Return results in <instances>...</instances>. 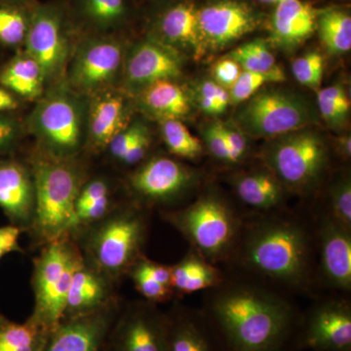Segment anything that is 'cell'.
Instances as JSON below:
<instances>
[{
    "label": "cell",
    "mask_w": 351,
    "mask_h": 351,
    "mask_svg": "<svg viewBox=\"0 0 351 351\" xmlns=\"http://www.w3.org/2000/svg\"><path fill=\"white\" fill-rule=\"evenodd\" d=\"M212 289L202 314L225 351L286 350L300 324L290 302L251 283Z\"/></svg>",
    "instance_id": "obj_1"
},
{
    "label": "cell",
    "mask_w": 351,
    "mask_h": 351,
    "mask_svg": "<svg viewBox=\"0 0 351 351\" xmlns=\"http://www.w3.org/2000/svg\"><path fill=\"white\" fill-rule=\"evenodd\" d=\"M311 235L292 218H261L243 228L237 253L240 265L269 280L306 290L313 281Z\"/></svg>",
    "instance_id": "obj_2"
},
{
    "label": "cell",
    "mask_w": 351,
    "mask_h": 351,
    "mask_svg": "<svg viewBox=\"0 0 351 351\" xmlns=\"http://www.w3.org/2000/svg\"><path fill=\"white\" fill-rule=\"evenodd\" d=\"M147 235V218L138 205L114 207L110 214L71 237L80 246L85 263L117 283L128 276Z\"/></svg>",
    "instance_id": "obj_3"
},
{
    "label": "cell",
    "mask_w": 351,
    "mask_h": 351,
    "mask_svg": "<svg viewBox=\"0 0 351 351\" xmlns=\"http://www.w3.org/2000/svg\"><path fill=\"white\" fill-rule=\"evenodd\" d=\"M36 208L29 232L38 246L68 234L76 200L85 182L76 158L61 159L38 151L29 163Z\"/></svg>",
    "instance_id": "obj_4"
},
{
    "label": "cell",
    "mask_w": 351,
    "mask_h": 351,
    "mask_svg": "<svg viewBox=\"0 0 351 351\" xmlns=\"http://www.w3.org/2000/svg\"><path fill=\"white\" fill-rule=\"evenodd\" d=\"M88 106L66 82L55 84L27 121L38 151L61 159L76 158L86 147Z\"/></svg>",
    "instance_id": "obj_5"
},
{
    "label": "cell",
    "mask_w": 351,
    "mask_h": 351,
    "mask_svg": "<svg viewBox=\"0 0 351 351\" xmlns=\"http://www.w3.org/2000/svg\"><path fill=\"white\" fill-rule=\"evenodd\" d=\"M163 219L213 265L232 255L243 230L234 210L214 193L201 196L184 209L167 212Z\"/></svg>",
    "instance_id": "obj_6"
},
{
    "label": "cell",
    "mask_w": 351,
    "mask_h": 351,
    "mask_svg": "<svg viewBox=\"0 0 351 351\" xmlns=\"http://www.w3.org/2000/svg\"><path fill=\"white\" fill-rule=\"evenodd\" d=\"M83 263L80 246L69 234L43 245L34 260V306L29 316L50 332L63 319L71 281Z\"/></svg>",
    "instance_id": "obj_7"
},
{
    "label": "cell",
    "mask_w": 351,
    "mask_h": 351,
    "mask_svg": "<svg viewBox=\"0 0 351 351\" xmlns=\"http://www.w3.org/2000/svg\"><path fill=\"white\" fill-rule=\"evenodd\" d=\"M276 138L263 152L267 169L291 191L306 193L313 189L326 167L324 140L306 128Z\"/></svg>",
    "instance_id": "obj_8"
},
{
    "label": "cell",
    "mask_w": 351,
    "mask_h": 351,
    "mask_svg": "<svg viewBox=\"0 0 351 351\" xmlns=\"http://www.w3.org/2000/svg\"><path fill=\"white\" fill-rule=\"evenodd\" d=\"M25 52L38 62L45 84L62 82L71 60V32L66 11L57 3L31 7Z\"/></svg>",
    "instance_id": "obj_9"
},
{
    "label": "cell",
    "mask_w": 351,
    "mask_h": 351,
    "mask_svg": "<svg viewBox=\"0 0 351 351\" xmlns=\"http://www.w3.org/2000/svg\"><path fill=\"white\" fill-rule=\"evenodd\" d=\"M237 119L251 137L276 138L306 128L313 115L301 97L283 90H267L249 99Z\"/></svg>",
    "instance_id": "obj_10"
},
{
    "label": "cell",
    "mask_w": 351,
    "mask_h": 351,
    "mask_svg": "<svg viewBox=\"0 0 351 351\" xmlns=\"http://www.w3.org/2000/svg\"><path fill=\"white\" fill-rule=\"evenodd\" d=\"M69 60L66 80L69 88L80 95H93L110 89L123 64V46L104 34L83 39Z\"/></svg>",
    "instance_id": "obj_11"
},
{
    "label": "cell",
    "mask_w": 351,
    "mask_h": 351,
    "mask_svg": "<svg viewBox=\"0 0 351 351\" xmlns=\"http://www.w3.org/2000/svg\"><path fill=\"white\" fill-rule=\"evenodd\" d=\"M167 318L147 301L121 306L108 332L105 351H166Z\"/></svg>",
    "instance_id": "obj_12"
},
{
    "label": "cell",
    "mask_w": 351,
    "mask_h": 351,
    "mask_svg": "<svg viewBox=\"0 0 351 351\" xmlns=\"http://www.w3.org/2000/svg\"><path fill=\"white\" fill-rule=\"evenodd\" d=\"M195 179V173L182 164L169 157L156 156L132 173L129 186L143 204H168L184 195Z\"/></svg>",
    "instance_id": "obj_13"
},
{
    "label": "cell",
    "mask_w": 351,
    "mask_h": 351,
    "mask_svg": "<svg viewBox=\"0 0 351 351\" xmlns=\"http://www.w3.org/2000/svg\"><path fill=\"white\" fill-rule=\"evenodd\" d=\"M297 343L313 351H351V308L346 302H323L299 324Z\"/></svg>",
    "instance_id": "obj_14"
},
{
    "label": "cell",
    "mask_w": 351,
    "mask_h": 351,
    "mask_svg": "<svg viewBox=\"0 0 351 351\" xmlns=\"http://www.w3.org/2000/svg\"><path fill=\"white\" fill-rule=\"evenodd\" d=\"M201 38L205 49H221L255 31L258 17L239 0H213L198 9Z\"/></svg>",
    "instance_id": "obj_15"
},
{
    "label": "cell",
    "mask_w": 351,
    "mask_h": 351,
    "mask_svg": "<svg viewBox=\"0 0 351 351\" xmlns=\"http://www.w3.org/2000/svg\"><path fill=\"white\" fill-rule=\"evenodd\" d=\"M120 307L119 302L97 313L61 321L50 332L43 351H105Z\"/></svg>",
    "instance_id": "obj_16"
},
{
    "label": "cell",
    "mask_w": 351,
    "mask_h": 351,
    "mask_svg": "<svg viewBox=\"0 0 351 351\" xmlns=\"http://www.w3.org/2000/svg\"><path fill=\"white\" fill-rule=\"evenodd\" d=\"M127 86L140 88L160 80H174L182 75L181 61L173 47L149 38L132 48L123 61Z\"/></svg>",
    "instance_id": "obj_17"
},
{
    "label": "cell",
    "mask_w": 351,
    "mask_h": 351,
    "mask_svg": "<svg viewBox=\"0 0 351 351\" xmlns=\"http://www.w3.org/2000/svg\"><path fill=\"white\" fill-rule=\"evenodd\" d=\"M34 208L36 193L29 164L15 158L0 159V209L11 225L29 230Z\"/></svg>",
    "instance_id": "obj_18"
},
{
    "label": "cell",
    "mask_w": 351,
    "mask_h": 351,
    "mask_svg": "<svg viewBox=\"0 0 351 351\" xmlns=\"http://www.w3.org/2000/svg\"><path fill=\"white\" fill-rule=\"evenodd\" d=\"M320 267L322 276L332 288L351 289V228H346L331 215L320 218Z\"/></svg>",
    "instance_id": "obj_19"
},
{
    "label": "cell",
    "mask_w": 351,
    "mask_h": 351,
    "mask_svg": "<svg viewBox=\"0 0 351 351\" xmlns=\"http://www.w3.org/2000/svg\"><path fill=\"white\" fill-rule=\"evenodd\" d=\"M128 105L123 95L110 88L92 96L88 107L86 147L108 149L113 138L128 126Z\"/></svg>",
    "instance_id": "obj_20"
},
{
    "label": "cell",
    "mask_w": 351,
    "mask_h": 351,
    "mask_svg": "<svg viewBox=\"0 0 351 351\" xmlns=\"http://www.w3.org/2000/svg\"><path fill=\"white\" fill-rule=\"evenodd\" d=\"M113 286L114 283L84 261L73 276L62 321L97 313L119 302Z\"/></svg>",
    "instance_id": "obj_21"
},
{
    "label": "cell",
    "mask_w": 351,
    "mask_h": 351,
    "mask_svg": "<svg viewBox=\"0 0 351 351\" xmlns=\"http://www.w3.org/2000/svg\"><path fill=\"white\" fill-rule=\"evenodd\" d=\"M166 318V351H225L202 313L174 307Z\"/></svg>",
    "instance_id": "obj_22"
},
{
    "label": "cell",
    "mask_w": 351,
    "mask_h": 351,
    "mask_svg": "<svg viewBox=\"0 0 351 351\" xmlns=\"http://www.w3.org/2000/svg\"><path fill=\"white\" fill-rule=\"evenodd\" d=\"M318 11L302 0H284L272 14L271 38L283 49H294L313 36Z\"/></svg>",
    "instance_id": "obj_23"
},
{
    "label": "cell",
    "mask_w": 351,
    "mask_h": 351,
    "mask_svg": "<svg viewBox=\"0 0 351 351\" xmlns=\"http://www.w3.org/2000/svg\"><path fill=\"white\" fill-rule=\"evenodd\" d=\"M156 31L161 38L157 39L161 43L191 48L196 56L204 53L198 9L189 0L177 2L165 9L156 21Z\"/></svg>",
    "instance_id": "obj_24"
},
{
    "label": "cell",
    "mask_w": 351,
    "mask_h": 351,
    "mask_svg": "<svg viewBox=\"0 0 351 351\" xmlns=\"http://www.w3.org/2000/svg\"><path fill=\"white\" fill-rule=\"evenodd\" d=\"M172 289L179 294H193L223 282L221 271L213 265L191 251L179 263L171 267Z\"/></svg>",
    "instance_id": "obj_25"
},
{
    "label": "cell",
    "mask_w": 351,
    "mask_h": 351,
    "mask_svg": "<svg viewBox=\"0 0 351 351\" xmlns=\"http://www.w3.org/2000/svg\"><path fill=\"white\" fill-rule=\"evenodd\" d=\"M140 101L147 112L161 120H181L191 112L188 97L173 80H160L143 88Z\"/></svg>",
    "instance_id": "obj_26"
},
{
    "label": "cell",
    "mask_w": 351,
    "mask_h": 351,
    "mask_svg": "<svg viewBox=\"0 0 351 351\" xmlns=\"http://www.w3.org/2000/svg\"><path fill=\"white\" fill-rule=\"evenodd\" d=\"M233 186L245 204L257 209H274L282 201L283 184L269 169L239 176Z\"/></svg>",
    "instance_id": "obj_27"
},
{
    "label": "cell",
    "mask_w": 351,
    "mask_h": 351,
    "mask_svg": "<svg viewBox=\"0 0 351 351\" xmlns=\"http://www.w3.org/2000/svg\"><path fill=\"white\" fill-rule=\"evenodd\" d=\"M0 84L11 93L29 100L43 96L46 86L43 69L25 52L11 60L0 71Z\"/></svg>",
    "instance_id": "obj_28"
},
{
    "label": "cell",
    "mask_w": 351,
    "mask_h": 351,
    "mask_svg": "<svg viewBox=\"0 0 351 351\" xmlns=\"http://www.w3.org/2000/svg\"><path fill=\"white\" fill-rule=\"evenodd\" d=\"M78 19L97 34L113 31L129 16L127 0H75Z\"/></svg>",
    "instance_id": "obj_29"
},
{
    "label": "cell",
    "mask_w": 351,
    "mask_h": 351,
    "mask_svg": "<svg viewBox=\"0 0 351 351\" xmlns=\"http://www.w3.org/2000/svg\"><path fill=\"white\" fill-rule=\"evenodd\" d=\"M29 316L25 322H0V351H43L50 334Z\"/></svg>",
    "instance_id": "obj_30"
},
{
    "label": "cell",
    "mask_w": 351,
    "mask_h": 351,
    "mask_svg": "<svg viewBox=\"0 0 351 351\" xmlns=\"http://www.w3.org/2000/svg\"><path fill=\"white\" fill-rule=\"evenodd\" d=\"M316 29L330 54H345L351 49V17L348 11L329 9L318 13Z\"/></svg>",
    "instance_id": "obj_31"
},
{
    "label": "cell",
    "mask_w": 351,
    "mask_h": 351,
    "mask_svg": "<svg viewBox=\"0 0 351 351\" xmlns=\"http://www.w3.org/2000/svg\"><path fill=\"white\" fill-rule=\"evenodd\" d=\"M31 7L0 5V43L7 47L24 45Z\"/></svg>",
    "instance_id": "obj_32"
},
{
    "label": "cell",
    "mask_w": 351,
    "mask_h": 351,
    "mask_svg": "<svg viewBox=\"0 0 351 351\" xmlns=\"http://www.w3.org/2000/svg\"><path fill=\"white\" fill-rule=\"evenodd\" d=\"M164 142L171 154L186 159H195L202 154L200 141L195 137L181 120H161Z\"/></svg>",
    "instance_id": "obj_33"
},
{
    "label": "cell",
    "mask_w": 351,
    "mask_h": 351,
    "mask_svg": "<svg viewBox=\"0 0 351 351\" xmlns=\"http://www.w3.org/2000/svg\"><path fill=\"white\" fill-rule=\"evenodd\" d=\"M226 57L237 62L243 71L254 73H269L278 66L267 44L261 39L239 46Z\"/></svg>",
    "instance_id": "obj_34"
},
{
    "label": "cell",
    "mask_w": 351,
    "mask_h": 351,
    "mask_svg": "<svg viewBox=\"0 0 351 351\" xmlns=\"http://www.w3.org/2000/svg\"><path fill=\"white\" fill-rule=\"evenodd\" d=\"M285 80L286 76L279 66L269 73L242 71L237 82L230 89V100L235 105L244 103L257 94L263 85L267 83L282 82Z\"/></svg>",
    "instance_id": "obj_35"
},
{
    "label": "cell",
    "mask_w": 351,
    "mask_h": 351,
    "mask_svg": "<svg viewBox=\"0 0 351 351\" xmlns=\"http://www.w3.org/2000/svg\"><path fill=\"white\" fill-rule=\"evenodd\" d=\"M292 71L298 82L311 89L319 90L324 75V59L315 51L307 53L295 60Z\"/></svg>",
    "instance_id": "obj_36"
},
{
    "label": "cell",
    "mask_w": 351,
    "mask_h": 351,
    "mask_svg": "<svg viewBox=\"0 0 351 351\" xmlns=\"http://www.w3.org/2000/svg\"><path fill=\"white\" fill-rule=\"evenodd\" d=\"M330 215L351 228V182L348 176L339 178L330 189Z\"/></svg>",
    "instance_id": "obj_37"
},
{
    "label": "cell",
    "mask_w": 351,
    "mask_h": 351,
    "mask_svg": "<svg viewBox=\"0 0 351 351\" xmlns=\"http://www.w3.org/2000/svg\"><path fill=\"white\" fill-rule=\"evenodd\" d=\"M133 281L136 290L145 298V301L156 304L166 302L174 295V291L157 282L140 269L132 267L128 276Z\"/></svg>",
    "instance_id": "obj_38"
},
{
    "label": "cell",
    "mask_w": 351,
    "mask_h": 351,
    "mask_svg": "<svg viewBox=\"0 0 351 351\" xmlns=\"http://www.w3.org/2000/svg\"><path fill=\"white\" fill-rule=\"evenodd\" d=\"M23 125L8 112H0V156L10 154L19 144Z\"/></svg>",
    "instance_id": "obj_39"
},
{
    "label": "cell",
    "mask_w": 351,
    "mask_h": 351,
    "mask_svg": "<svg viewBox=\"0 0 351 351\" xmlns=\"http://www.w3.org/2000/svg\"><path fill=\"white\" fill-rule=\"evenodd\" d=\"M147 130V127L144 124L134 123L133 125L127 126L124 130L117 134L108 147L113 158L121 160L134 143Z\"/></svg>",
    "instance_id": "obj_40"
},
{
    "label": "cell",
    "mask_w": 351,
    "mask_h": 351,
    "mask_svg": "<svg viewBox=\"0 0 351 351\" xmlns=\"http://www.w3.org/2000/svg\"><path fill=\"white\" fill-rule=\"evenodd\" d=\"M204 138L208 149L216 158H218L219 160L226 161V162L233 163L230 147H228L225 136L221 131V123L217 122L210 126L204 133Z\"/></svg>",
    "instance_id": "obj_41"
},
{
    "label": "cell",
    "mask_w": 351,
    "mask_h": 351,
    "mask_svg": "<svg viewBox=\"0 0 351 351\" xmlns=\"http://www.w3.org/2000/svg\"><path fill=\"white\" fill-rule=\"evenodd\" d=\"M241 71L239 64L228 57L217 62L213 69L217 84L226 90L230 89L234 85Z\"/></svg>",
    "instance_id": "obj_42"
},
{
    "label": "cell",
    "mask_w": 351,
    "mask_h": 351,
    "mask_svg": "<svg viewBox=\"0 0 351 351\" xmlns=\"http://www.w3.org/2000/svg\"><path fill=\"white\" fill-rule=\"evenodd\" d=\"M136 269H140L157 282L162 284L166 287L172 289V272L171 267L161 265V263L152 262L144 255L142 256L135 265H133ZM173 290V289H172Z\"/></svg>",
    "instance_id": "obj_43"
},
{
    "label": "cell",
    "mask_w": 351,
    "mask_h": 351,
    "mask_svg": "<svg viewBox=\"0 0 351 351\" xmlns=\"http://www.w3.org/2000/svg\"><path fill=\"white\" fill-rule=\"evenodd\" d=\"M318 107L321 113V117L325 121L332 127H341L345 124L348 117V110H343L338 105L327 98L320 90H318L317 94Z\"/></svg>",
    "instance_id": "obj_44"
},
{
    "label": "cell",
    "mask_w": 351,
    "mask_h": 351,
    "mask_svg": "<svg viewBox=\"0 0 351 351\" xmlns=\"http://www.w3.org/2000/svg\"><path fill=\"white\" fill-rule=\"evenodd\" d=\"M23 232L24 230L16 226H0V260L14 252H23L19 243Z\"/></svg>",
    "instance_id": "obj_45"
},
{
    "label": "cell",
    "mask_w": 351,
    "mask_h": 351,
    "mask_svg": "<svg viewBox=\"0 0 351 351\" xmlns=\"http://www.w3.org/2000/svg\"><path fill=\"white\" fill-rule=\"evenodd\" d=\"M221 131L228 147H230V154H232L233 163H239L245 156L247 151V142L243 134L240 133L237 129L225 125L221 123Z\"/></svg>",
    "instance_id": "obj_46"
},
{
    "label": "cell",
    "mask_w": 351,
    "mask_h": 351,
    "mask_svg": "<svg viewBox=\"0 0 351 351\" xmlns=\"http://www.w3.org/2000/svg\"><path fill=\"white\" fill-rule=\"evenodd\" d=\"M149 145H151V138H149V131L147 130L134 143L120 162L125 165H135L141 162L149 151Z\"/></svg>",
    "instance_id": "obj_47"
},
{
    "label": "cell",
    "mask_w": 351,
    "mask_h": 351,
    "mask_svg": "<svg viewBox=\"0 0 351 351\" xmlns=\"http://www.w3.org/2000/svg\"><path fill=\"white\" fill-rule=\"evenodd\" d=\"M19 107L17 99L10 91L0 87V112H8Z\"/></svg>",
    "instance_id": "obj_48"
},
{
    "label": "cell",
    "mask_w": 351,
    "mask_h": 351,
    "mask_svg": "<svg viewBox=\"0 0 351 351\" xmlns=\"http://www.w3.org/2000/svg\"><path fill=\"white\" fill-rule=\"evenodd\" d=\"M339 151L345 157H350L351 154V138L350 137H343L339 138Z\"/></svg>",
    "instance_id": "obj_49"
},
{
    "label": "cell",
    "mask_w": 351,
    "mask_h": 351,
    "mask_svg": "<svg viewBox=\"0 0 351 351\" xmlns=\"http://www.w3.org/2000/svg\"><path fill=\"white\" fill-rule=\"evenodd\" d=\"M32 0H0V5L29 7Z\"/></svg>",
    "instance_id": "obj_50"
},
{
    "label": "cell",
    "mask_w": 351,
    "mask_h": 351,
    "mask_svg": "<svg viewBox=\"0 0 351 351\" xmlns=\"http://www.w3.org/2000/svg\"><path fill=\"white\" fill-rule=\"evenodd\" d=\"M258 2H262V3H267V4H278L280 3V2L284 1V0H257Z\"/></svg>",
    "instance_id": "obj_51"
},
{
    "label": "cell",
    "mask_w": 351,
    "mask_h": 351,
    "mask_svg": "<svg viewBox=\"0 0 351 351\" xmlns=\"http://www.w3.org/2000/svg\"><path fill=\"white\" fill-rule=\"evenodd\" d=\"M5 316L3 315L1 313H0V322H2L4 319H5Z\"/></svg>",
    "instance_id": "obj_52"
}]
</instances>
